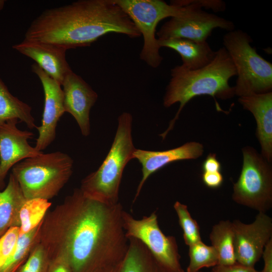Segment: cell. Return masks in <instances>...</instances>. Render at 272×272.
Returning <instances> with one entry per match:
<instances>
[{"label":"cell","mask_w":272,"mask_h":272,"mask_svg":"<svg viewBox=\"0 0 272 272\" xmlns=\"http://www.w3.org/2000/svg\"><path fill=\"white\" fill-rule=\"evenodd\" d=\"M122 206L90 198L80 188L47 212L40 242L50 258L62 257L71 272H113L124 258L129 241Z\"/></svg>","instance_id":"6da1fadb"},{"label":"cell","mask_w":272,"mask_h":272,"mask_svg":"<svg viewBox=\"0 0 272 272\" xmlns=\"http://www.w3.org/2000/svg\"><path fill=\"white\" fill-rule=\"evenodd\" d=\"M110 33L137 38L141 34L114 0H79L45 10L31 23L24 39L70 49L90 46Z\"/></svg>","instance_id":"7a4b0ae2"},{"label":"cell","mask_w":272,"mask_h":272,"mask_svg":"<svg viewBox=\"0 0 272 272\" xmlns=\"http://www.w3.org/2000/svg\"><path fill=\"white\" fill-rule=\"evenodd\" d=\"M170 75L163 105L166 108L176 103H179L180 105L167 130L160 134L163 140L173 128L184 106L193 98L201 95L211 96L215 100L217 110L222 111L216 97L227 99L235 95L234 87L230 86L229 81L236 76V71L232 59L224 47L216 51L213 60L204 67L189 70L181 64L177 65L171 70Z\"/></svg>","instance_id":"3957f363"},{"label":"cell","mask_w":272,"mask_h":272,"mask_svg":"<svg viewBox=\"0 0 272 272\" xmlns=\"http://www.w3.org/2000/svg\"><path fill=\"white\" fill-rule=\"evenodd\" d=\"M132 116L124 112L118 118V125L110 150L99 168L81 181L80 189L86 196L101 202L118 203L124 168L132 159L135 150L132 137Z\"/></svg>","instance_id":"277c9868"},{"label":"cell","mask_w":272,"mask_h":272,"mask_svg":"<svg viewBox=\"0 0 272 272\" xmlns=\"http://www.w3.org/2000/svg\"><path fill=\"white\" fill-rule=\"evenodd\" d=\"M74 161L56 151L26 158L15 165L12 173L27 199L49 200L58 194L70 179Z\"/></svg>","instance_id":"5b68a950"},{"label":"cell","mask_w":272,"mask_h":272,"mask_svg":"<svg viewBox=\"0 0 272 272\" xmlns=\"http://www.w3.org/2000/svg\"><path fill=\"white\" fill-rule=\"evenodd\" d=\"M251 42L250 36L241 30L228 31L223 37L224 47L236 69L234 87L239 97L271 91L272 64L256 52Z\"/></svg>","instance_id":"8992f818"},{"label":"cell","mask_w":272,"mask_h":272,"mask_svg":"<svg viewBox=\"0 0 272 272\" xmlns=\"http://www.w3.org/2000/svg\"><path fill=\"white\" fill-rule=\"evenodd\" d=\"M128 15L144 39L140 59L152 68L161 64L163 58L156 37V27L162 20L183 15L188 6H177L162 0H114Z\"/></svg>","instance_id":"52a82bcc"},{"label":"cell","mask_w":272,"mask_h":272,"mask_svg":"<svg viewBox=\"0 0 272 272\" xmlns=\"http://www.w3.org/2000/svg\"><path fill=\"white\" fill-rule=\"evenodd\" d=\"M243 162L239 177L233 185V200L258 212L272 207V172L270 165L251 147L242 149Z\"/></svg>","instance_id":"ba28073f"},{"label":"cell","mask_w":272,"mask_h":272,"mask_svg":"<svg viewBox=\"0 0 272 272\" xmlns=\"http://www.w3.org/2000/svg\"><path fill=\"white\" fill-rule=\"evenodd\" d=\"M122 221L126 237L140 240L164 272H185L180 263L176 238L163 233L155 212L138 220L123 211Z\"/></svg>","instance_id":"9c48e42d"},{"label":"cell","mask_w":272,"mask_h":272,"mask_svg":"<svg viewBox=\"0 0 272 272\" xmlns=\"http://www.w3.org/2000/svg\"><path fill=\"white\" fill-rule=\"evenodd\" d=\"M170 4L188 6V8L183 15L171 17L161 26L156 33L158 40L184 38L204 42L216 28L234 30L232 21L203 11L192 0H173Z\"/></svg>","instance_id":"30bf717a"},{"label":"cell","mask_w":272,"mask_h":272,"mask_svg":"<svg viewBox=\"0 0 272 272\" xmlns=\"http://www.w3.org/2000/svg\"><path fill=\"white\" fill-rule=\"evenodd\" d=\"M232 223L236 262L254 267L262 257L266 245L272 239V219L266 213L258 212L250 224L239 220Z\"/></svg>","instance_id":"8fae6325"},{"label":"cell","mask_w":272,"mask_h":272,"mask_svg":"<svg viewBox=\"0 0 272 272\" xmlns=\"http://www.w3.org/2000/svg\"><path fill=\"white\" fill-rule=\"evenodd\" d=\"M31 70L39 79L44 95L41 124L36 127L38 137L34 147L37 150L42 151L54 141L58 122L65 112L63 106V93L61 85L36 63L32 64Z\"/></svg>","instance_id":"7c38bea8"},{"label":"cell","mask_w":272,"mask_h":272,"mask_svg":"<svg viewBox=\"0 0 272 272\" xmlns=\"http://www.w3.org/2000/svg\"><path fill=\"white\" fill-rule=\"evenodd\" d=\"M18 120H9L0 125V190L5 187V179L9 170L17 163L43 152L31 146L28 140L34 134L17 127Z\"/></svg>","instance_id":"4fadbf2b"},{"label":"cell","mask_w":272,"mask_h":272,"mask_svg":"<svg viewBox=\"0 0 272 272\" xmlns=\"http://www.w3.org/2000/svg\"><path fill=\"white\" fill-rule=\"evenodd\" d=\"M61 87L65 112L74 117L82 134L88 136L90 133V112L97 100V93L73 71L66 76Z\"/></svg>","instance_id":"5bb4252c"},{"label":"cell","mask_w":272,"mask_h":272,"mask_svg":"<svg viewBox=\"0 0 272 272\" xmlns=\"http://www.w3.org/2000/svg\"><path fill=\"white\" fill-rule=\"evenodd\" d=\"M12 47L34 60L48 76L61 85L66 76L72 71L66 59L67 50L63 47L26 39Z\"/></svg>","instance_id":"9a60e30c"},{"label":"cell","mask_w":272,"mask_h":272,"mask_svg":"<svg viewBox=\"0 0 272 272\" xmlns=\"http://www.w3.org/2000/svg\"><path fill=\"white\" fill-rule=\"evenodd\" d=\"M203 152L202 145L195 142H188L179 147L163 151L136 149L133 153L132 159H137L142 165V178L133 202L139 196L144 184L151 174L173 162L196 159L202 155Z\"/></svg>","instance_id":"2e32d148"},{"label":"cell","mask_w":272,"mask_h":272,"mask_svg":"<svg viewBox=\"0 0 272 272\" xmlns=\"http://www.w3.org/2000/svg\"><path fill=\"white\" fill-rule=\"evenodd\" d=\"M238 101L253 115L262 156L269 163L272 157V92L239 97Z\"/></svg>","instance_id":"e0dca14e"},{"label":"cell","mask_w":272,"mask_h":272,"mask_svg":"<svg viewBox=\"0 0 272 272\" xmlns=\"http://www.w3.org/2000/svg\"><path fill=\"white\" fill-rule=\"evenodd\" d=\"M158 40V44L171 48L180 56L182 64L189 70H195L208 64L214 58L216 51H214L207 41L198 42L184 38H172Z\"/></svg>","instance_id":"ac0fdd59"},{"label":"cell","mask_w":272,"mask_h":272,"mask_svg":"<svg viewBox=\"0 0 272 272\" xmlns=\"http://www.w3.org/2000/svg\"><path fill=\"white\" fill-rule=\"evenodd\" d=\"M26 199L11 173L7 185L0 190V238L10 228L20 227V211Z\"/></svg>","instance_id":"d6986e66"},{"label":"cell","mask_w":272,"mask_h":272,"mask_svg":"<svg viewBox=\"0 0 272 272\" xmlns=\"http://www.w3.org/2000/svg\"><path fill=\"white\" fill-rule=\"evenodd\" d=\"M128 239L126 254L114 272H164L140 240L132 237Z\"/></svg>","instance_id":"ffe728a7"},{"label":"cell","mask_w":272,"mask_h":272,"mask_svg":"<svg viewBox=\"0 0 272 272\" xmlns=\"http://www.w3.org/2000/svg\"><path fill=\"white\" fill-rule=\"evenodd\" d=\"M13 119L25 123L30 129L37 127L31 107L13 95L0 79V125Z\"/></svg>","instance_id":"44dd1931"},{"label":"cell","mask_w":272,"mask_h":272,"mask_svg":"<svg viewBox=\"0 0 272 272\" xmlns=\"http://www.w3.org/2000/svg\"><path fill=\"white\" fill-rule=\"evenodd\" d=\"M212 245L218 256V264L231 265L236 263L232 222L222 220L214 225L210 234Z\"/></svg>","instance_id":"7402d4cb"},{"label":"cell","mask_w":272,"mask_h":272,"mask_svg":"<svg viewBox=\"0 0 272 272\" xmlns=\"http://www.w3.org/2000/svg\"><path fill=\"white\" fill-rule=\"evenodd\" d=\"M42 222L30 232L19 236L16 247L0 272H16L28 257L32 249L40 241V229Z\"/></svg>","instance_id":"603a6c76"},{"label":"cell","mask_w":272,"mask_h":272,"mask_svg":"<svg viewBox=\"0 0 272 272\" xmlns=\"http://www.w3.org/2000/svg\"><path fill=\"white\" fill-rule=\"evenodd\" d=\"M51 203L42 198L26 199L20 211L19 236L38 226L43 220Z\"/></svg>","instance_id":"cb8c5ba5"},{"label":"cell","mask_w":272,"mask_h":272,"mask_svg":"<svg viewBox=\"0 0 272 272\" xmlns=\"http://www.w3.org/2000/svg\"><path fill=\"white\" fill-rule=\"evenodd\" d=\"M188 255L186 272H198L204 267H213L218 264V256L214 248L202 241L189 246Z\"/></svg>","instance_id":"d4e9b609"},{"label":"cell","mask_w":272,"mask_h":272,"mask_svg":"<svg viewBox=\"0 0 272 272\" xmlns=\"http://www.w3.org/2000/svg\"><path fill=\"white\" fill-rule=\"evenodd\" d=\"M173 207L183 231V239L185 244L189 246L201 241L198 224L196 221L192 218L187 206L177 201L174 204Z\"/></svg>","instance_id":"484cf974"},{"label":"cell","mask_w":272,"mask_h":272,"mask_svg":"<svg viewBox=\"0 0 272 272\" xmlns=\"http://www.w3.org/2000/svg\"><path fill=\"white\" fill-rule=\"evenodd\" d=\"M49 260L48 251L39 241L33 248L25 262L16 272H47Z\"/></svg>","instance_id":"4316f807"},{"label":"cell","mask_w":272,"mask_h":272,"mask_svg":"<svg viewBox=\"0 0 272 272\" xmlns=\"http://www.w3.org/2000/svg\"><path fill=\"white\" fill-rule=\"evenodd\" d=\"M19 236V227L9 229L0 238V268L14 251Z\"/></svg>","instance_id":"83f0119b"},{"label":"cell","mask_w":272,"mask_h":272,"mask_svg":"<svg viewBox=\"0 0 272 272\" xmlns=\"http://www.w3.org/2000/svg\"><path fill=\"white\" fill-rule=\"evenodd\" d=\"M211 272H260L254 267H248L237 262L227 265H217L212 268Z\"/></svg>","instance_id":"f1b7e54d"},{"label":"cell","mask_w":272,"mask_h":272,"mask_svg":"<svg viewBox=\"0 0 272 272\" xmlns=\"http://www.w3.org/2000/svg\"><path fill=\"white\" fill-rule=\"evenodd\" d=\"M202 179L205 184L211 188L219 187L223 182V177L220 172H203Z\"/></svg>","instance_id":"f546056e"},{"label":"cell","mask_w":272,"mask_h":272,"mask_svg":"<svg viewBox=\"0 0 272 272\" xmlns=\"http://www.w3.org/2000/svg\"><path fill=\"white\" fill-rule=\"evenodd\" d=\"M47 272H71L66 261L60 256L50 258Z\"/></svg>","instance_id":"4dcf8cb0"},{"label":"cell","mask_w":272,"mask_h":272,"mask_svg":"<svg viewBox=\"0 0 272 272\" xmlns=\"http://www.w3.org/2000/svg\"><path fill=\"white\" fill-rule=\"evenodd\" d=\"M203 172H220L221 165L215 154H210L202 164Z\"/></svg>","instance_id":"1f68e13d"},{"label":"cell","mask_w":272,"mask_h":272,"mask_svg":"<svg viewBox=\"0 0 272 272\" xmlns=\"http://www.w3.org/2000/svg\"><path fill=\"white\" fill-rule=\"evenodd\" d=\"M262 257L264 266L260 272H272V239L266 245Z\"/></svg>","instance_id":"d6a6232c"},{"label":"cell","mask_w":272,"mask_h":272,"mask_svg":"<svg viewBox=\"0 0 272 272\" xmlns=\"http://www.w3.org/2000/svg\"><path fill=\"white\" fill-rule=\"evenodd\" d=\"M6 1L5 0H0V12L4 9Z\"/></svg>","instance_id":"836d02e7"},{"label":"cell","mask_w":272,"mask_h":272,"mask_svg":"<svg viewBox=\"0 0 272 272\" xmlns=\"http://www.w3.org/2000/svg\"><path fill=\"white\" fill-rule=\"evenodd\" d=\"M198 272H202V271L200 270V271H198Z\"/></svg>","instance_id":"e575fe53"}]
</instances>
